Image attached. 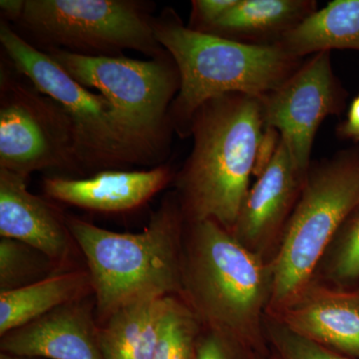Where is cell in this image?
<instances>
[{
  "instance_id": "1",
  "label": "cell",
  "mask_w": 359,
  "mask_h": 359,
  "mask_svg": "<svg viewBox=\"0 0 359 359\" xmlns=\"http://www.w3.org/2000/svg\"><path fill=\"white\" fill-rule=\"evenodd\" d=\"M264 127L259 98L247 94L215 97L197 110L189 129L192 152L174 180L186 224L214 221L233 230Z\"/></svg>"
},
{
  "instance_id": "2",
  "label": "cell",
  "mask_w": 359,
  "mask_h": 359,
  "mask_svg": "<svg viewBox=\"0 0 359 359\" xmlns=\"http://www.w3.org/2000/svg\"><path fill=\"white\" fill-rule=\"evenodd\" d=\"M273 264L214 221L186 224L182 299L204 327L271 353L264 320L273 297Z\"/></svg>"
},
{
  "instance_id": "3",
  "label": "cell",
  "mask_w": 359,
  "mask_h": 359,
  "mask_svg": "<svg viewBox=\"0 0 359 359\" xmlns=\"http://www.w3.org/2000/svg\"><path fill=\"white\" fill-rule=\"evenodd\" d=\"M93 285L99 323L148 297H182L186 222L175 192L140 233H118L66 216Z\"/></svg>"
},
{
  "instance_id": "4",
  "label": "cell",
  "mask_w": 359,
  "mask_h": 359,
  "mask_svg": "<svg viewBox=\"0 0 359 359\" xmlns=\"http://www.w3.org/2000/svg\"><path fill=\"white\" fill-rule=\"evenodd\" d=\"M153 27L178 69L170 119L180 134H189L193 116L210 99L231 93L261 98L304 63L278 43H245L186 27L174 11L153 20Z\"/></svg>"
},
{
  "instance_id": "5",
  "label": "cell",
  "mask_w": 359,
  "mask_h": 359,
  "mask_svg": "<svg viewBox=\"0 0 359 359\" xmlns=\"http://www.w3.org/2000/svg\"><path fill=\"white\" fill-rule=\"evenodd\" d=\"M0 42L16 69L72 120L80 170H120L156 159L105 96L89 91L47 52L35 48L11 29L6 21L0 25Z\"/></svg>"
},
{
  "instance_id": "6",
  "label": "cell",
  "mask_w": 359,
  "mask_h": 359,
  "mask_svg": "<svg viewBox=\"0 0 359 359\" xmlns=\"http://www.w3.org/2000/svg\"><path fill=\"white\" fill-rule=\"evenodd\" d=\"M358 205V149L311 165L273 261L275 283L266 313L282 308L313 280L335 233Z\"/></svg>"
},
{
  "instance_id": "7",
  "label": "cell",
  "mask_w": 359,
  "mask_h": 359,
  "mask_svg": "<svg viewBox=\"0 0 359 359\" xmlns=\"http://www.w3.org/2000/svg\"><path fill=\"white\" fill-rule=\"evenodd\" d=\"M47 54L86 88L112 103L134 136L157 158L166 140L168 109L178 93V69L166 55L152 60L88 56L59 48Z\"/></svg>"
},
{
  "instance_id": "8",
  "label": "cell",
  "mask_w": 359,
  "mask_h": 359,
  "mask_svg": "<svg viewBox=\"0 0 359 359\" xmlns=\"http://www.w3.org/2000/svg\"><path fill=\"white\" fill-rule=\"evenodd\" d=\"M20 21L49 48L88 56H117L124 49L166 55L153 20L133 1L28 0Z\"/></svg>"
},
{
  "instance_id": "9",
  "label": "cell",
  "mask_w": 359,
  "mask_h": 359,
  "mask_svg": "<svg viewBox=\"0 0 359 359\" xmlns=\"http://www.w3.org/2000/svg\"><path fill=\"white\" fill-rule=\"evenodd\" d=\"M0 169L81 171L72 120L57 102L7 75L1 76Z\"/></svg>"
},
{
  "instance_id": "10",
  "label": "cell",
  "mask_w": 359,
  "mask_h": 359,
  "mask_svg": "<svg viewBox=\"0 0 359 359\" xmlns=\"http://www.w3.org/2000/svg\"><path fill=\"white\" fill-rule=\"evenodd\" d=\"M344 90L330 52L314 54L278 88L261 97L264 126L280 132L297 171L308 175L316 135L325 118L344 109Z\"/></svg>"
},
{
  "instance_id": "11",
  "label": "cell",
  "mask_w": 359,
  "mask_h": 359,
  "mask_svg": "<svg viewBox=\"0 0 359 359\" xmlns=\"http://www.w3.org/2000/svg\"><path fill=\"white\" fill-rule=\"evenodd\" d=\"M306 178L280 142L275 159L250 186L231 235L264 261L273 264Z\"/></svg>"
},
{
  "instance_id": "12",
  "label": "cell",
  "mask_w": 359,
  "mask_h": 359,
  "mask_svg": "<svg viewBox=\"0 0 359 359\" xmlns=\"http://www.w3.org/2000/svg\"><path fill=\"white\" fill-rule=\"evenodd\" d=\"M27 177L0 169V238H13L45 255L58 271L85 266L67 218L27 189Z\"/></svg>"
},
{
  "instance_id": "13",
  "label": "cell",
  "mask_w": 359,
  "mask_h": 359,
  "mask_svg": "<svg viewBox=\"0 0 359 359\" xmlns=\"http://www.w3.org/2000/svg\"><path fill=\"white\" fill-rule=\"evenodd\" d=\"M320 346L359 359V289H341L313 278L285 306L266 313Z\"/></svg>"
},
{
  "instance_id": "14",
  "label": "cell",
  "mask_w": 359,
  "mask_h": 359,
  "mask_svg": "<svg viewBox=\"0 0 359 359\" xmlns=\"http://www.w3.org/2000/svg\"><path fill=\"white\" fill-rule=\"evenodd\" d=\"M94 295L53 309L0 337V351L43 359H103Z\"/></svg>"
},
{
  "instance_id": "15",
  "label": "cell",
  "mask_w": 359,
  "mask_h": 359,
  "mask_svg": "<svg viewBox=\"0 0 359 359\" xmlns=\"http://www.w3.org/2000/svg\"><path fill=\"white\" fill-rule=\"evenodd\" d=\"M176 177L169 166L147 171L105 170L88 178H45L49 199L102 214L134 211L162 192Z\"/></svg>"
},
{
  "instance_id": "16",
  "label": "cell",
  "mask_w": 359,
  "mask_h": 359,
  "mask_svg": "<svg viewBox=\"0 0 359 359\" xmlns=\"http://www.w3.org/2000/svg\"><path fill=\"white\" fill-rule=\"evenodd\" d=\"M171 297L129 302L99 323L103 359H153Z\"/></svg>"
},
{
  "instance_id": "17",
  "label": "cell",
  "mask_w": 359,
  "mask_h": 359,
  "mask_svg": "<svg viewBox=\"0 0 359 359\" xmlns=\"http://www.w3.org/2000/svg\"><path fill=\"white\" fill-rule=\"evenodd\" d=\"M316 11L313 0H238L205 32L245 43L273 44Z\"/></svg>"
},
{
  "instance_id": "18",
  "label": "cell",
  "mask_w": 359,
  "mask_h": 359,
  "mask_svg": "<svg viewBox=\"0 0 359 359\" xmlns=\"http://www.w3.org/2000/svg\"><path fill=\"white\" fill-rule=\"evenodd\" d=\"M94 295L86 266L71 269L26 285L0 292V337L53 309Z\"/></svg>"
},
{
  "instance_id": "19",
  "label": "cell",
  "mask_w": 359,
  "mask_h": 359,
  "mask_svg": "<svg viewBox=\"0 0 359 359\" xmlns=\"http://www.w3.org/2000/svg\"><path fill=\"white\" fill-rule=\"evenodd\" d=\"M276 43L302 59L334 49L359 51V0H334L316 9Z\"/></svg>"
},
{
  "instance_id": "20",
  "label": "cell",
  "mask_w": 359,
  "mask_h": 359,
  "mask_svg": "<svg viewBox=\"0 0 359 359\" xmlns=\"http://www.w3.org/2000/svg\"><path fill=\"white\" fill-rule=\"evenodd\" d=\"M313 278L341 289L355 287L359 282V205L335 233Z\"/></svg>"
},
{
  "instance_id": "21",
  "label": "cell",
  "mask_w": 359,
  "mask_h": 359,
  "mask_svg": "<svg viewBox=\"0 0 359 359\" xmlns=\"http://www.w3.org/2000/svg\"><path fill=\"white\" fill-rule=\"evenodd\" d=\"M60 273L39 250L8 238H0V292H8Z\"/></svg>"
},
{
  "instance_id": "22",
  "label": "cell",
  "mask_w": 359,
  "mask_h": 359,
  "mask_svg": "<svg viewBox=\"0 0 359 359\" xmlns=\"http://www.w3.org/2000/svg\"><path fill=\"white\" fill-rule=\"evenodd\" d=\"M203 325L182 297L173 295L153 359H193Z\"/></svg>"
},
{
  "instance_id": "23",
  "label": "cell",
  "mask_w": 359,
  "mask_h": 359,
  "mask_svg": "<svg viewBox=\"0 0 359 359\" xmlns=\"http://www.w3.org/2000/svg\"><path fill=\"white\" fill-rule=\"evenodd\" d=\"M264 325L269 349L278 359H353L295 334L268 313Z\"/></svg>"
},
{
  "instance_id": "24",
  "label": "cell",
  "mask_w": 359,
  "mask_h": 359,
  "mask_svg": "<svg viewBox=\"0 0 359 359\" xmlns=\"http://www.w3.org/2000/svg\"><path fill=\"white\" fill-rule=\"evenodd\" d=\"M257 355L231 334L203 325L193 359H257Z\"/></svg>"
},
{
  "instance_id": "25",
  "label": "cell",
  "mask_w": 359,
  "mask_h": 359,
  "mask_svg": "<svg viewBox=\"0 0 359 359\" xmlns=\"http://www.w3.org/2000/svg\"><path fill=\"white\" fill-rule=\"evenodd\" d=\"M238 0H196L193 1L192 29L205 32L238 4Z\"/></svg>"
},
{
  "instance_id": "26",
  "label": "cell",
  "mask_w": 359,
  "mask_h": 359,
  "mask_svg": "<svg viewBox=\"0 0 359 359\" xmlns=\"http://www.w3.org/2000/svg\"><path fill=\"white\" fill-rule=\"evenodd\" d=\"M280 142H282V136L278 130L273 127H264L263 133L257 144L256 158H255L254 171H252V176L255 178H259L275 159Z\"/></svg>"
},
{
  "instance_id": "27",
  "label": "cell",
  "mask_w": 359,
  "mask_h": 359,
  "mask_svg": "<svg viewBox=\"0 0 359 359\" xmlns=\"http://www.w3.org/2000/svg\"><path fill=\"white\" fill-rule=\"evenodd\" d=\"M337 132L340 138L359 141V95L353 99L346 121L340 123Z\"/></svg>"
},
{
  "instance_id": "28",
  "label": "cell",
  "mask_w": 359,
  "mask_h": 359,
  "mask_svg": "<svg viewBox=\"0 0 359 359\" xmlns=\"http://www.w3.org/2000/svg\"><path fill=\"white\" fill-rule=\"evenodd\" d=\"M25 1L22 0H1L0 8L7 20H20L25 11Z\"/></svg>"
},
{
  "instance_id": "29",
  "label": "cell",
  "mask_w": 359,
  "mask_h": 359,
  "mask_svg": "<svg viewBox=\"0 0 359 359\" xmlns=\"http://www.w3.org/2000/svg\"><path fill=\"white\" fill-rule=\"evenodd\" d=\"M0 359H43V358H34V356L21 355V354H14V353H4V351H0Z\"/></svg>"
},
{
  "instance_id": "30",
  "label": "cell",
  "mask_w": 359,
  "mask_h": 359,
  "mask_svg": "<svg viewBox=\"0 0 359 359\" xmlns=\"http://www.w3.org/2000/svg\"><path fill=\"white\" fill-rule=\"evenodd\" d=\"M257 359H278L273 353L268 354V355H257Z\"/></svg>"
}]
</instances>
